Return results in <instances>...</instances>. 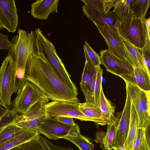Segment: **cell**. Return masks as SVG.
I'll return each instance as SVG.
<instances>
[{"mask_svg":"<svg viewBox=\"0 0 150 150\" xmlns=\"http://www.w3.org/2000/svg\"><path fill=\"white\" fill-rule=\"evenodd\" d=\"M131 102L126 93L125 103L122 114H120L116 130L113 147L116 148L123 146L126 141L129 131Z\"/></svg>","mask_w":150,"mask_h":150,"instance_id":"5bb4252c","label":"cell"},{"mask_svg":"<svg viewBox=\"0 0 150 150\" xmlns=\"http://www.w3.org/2000/svg\"><path fill=\"white\" fill-rule=\"evenodd\" d=\"M62 138L67 140L76 146L80 150H94V145L89 139L80 133L76 137L66 136Z\"/></svg>","mask_w":150,"mask_h":150,"instance_id":"484cf974","label":"cell"},{"mask_svg":"<svg viewBox=\"0 0 150 150\" xmlns=\"http://www.w3.org/2000/svg\"><path fill=\"white\" fill-rule=\"evenodd\" d=\"M112 149L113 150H126L125 146L124 144L121 147L118 148H116L113 147Z\"/></svg>","mask_w":150,"mask_h":150,"instance_id":"b9f144b4","label":"cell"},{"mask_svg":"<svg viewBox=\"0 0 150 150\" xmlns=\"http://www.w3.org/2000/svg\"><path fill=\"white\" fill-rule=\"evenodd\" d=\"M125 82L145 91H150V73L145 69L134 67L131 74L120 76Z\"/></svg>","mask_w":150,"mask_h":150,"instance_id":"d6986e66","label":"cell"},{"mask_svg":"<svg viewBox=\"0 0 150 150\" xmlns=\"http://www.w3.org/2000/svg\"><path fill=\"white\" fill-rule=\"evenodd\" d=\"M108 46V49L115 55L127 61V55L122 40L117 31L109 26L95 24Z\"/></svg>","mask_w":150,"mask_h":150,"instance_id":"7c38bea8","label":"cell"},{"mask_svg":"<svg viewBox=\"0 0 150 150\" xmlns=\"http://www.w3.org/2000/svg\"><path fill=\"white\" fill-rule=\"evenodd\" d=\"M117 0H103L104 11L105 14L110 11V10L113 7Z\"/></svg>","mask_w":150,"mask_h":150,"instance_id":"d590c367","label":"cell"},{"mask_svg":"<svg viewBox=\"0 0 150 150\" xmlns=\"http://www.w3.org/2000/svg\"><path fill=\"white\" fill-rule=\"evenodd\" d=\"M40 133L38 129H25L8 140L0 144V150H10L25 142L39 138Z\"/></svg>","mask_w":150,"mask_h":150,"instance_id":"ffe728a7","label":"cell"},{"mask_svg":"<svg viewBox=\"0 0 150 150\" xmlns=\"http://www.w3.org/2000/svg\"><path fill=\"white\" fill-rule=\"evenodd\" d=\"M141 49L145 66L150 73V38H147L145 46Z\"/></svg>","mask_w":150,"mask_h":150,"instance_id":"d6a6232c","label":"cell"},{"mask_svg":"<svg viewBox=\"0 0 150 150\" xmlns=\"http://www.w3.org/2000/svg\"><path fill=\"white\" fill-rule=\"evenodd\" d=\"M49 101L47 97L45 98L25 113L19 115L13 124L23 129H38L39 126L45 118V107Z\"/></svg>","mask_w":150,"mask_h":150,"instance_id":"30bf717a","label":"cell"},{"mask_svg":"<svg viewBox=\"0 0 150 150\" xmlns=\"http://www.w3.org/2000/svg\"><path fill=\"white\" fill-rule=\"evenodd\" d=\"M122 39L127 54V61L134 68L140 67L146 69L144 63L141 49Z\"/></svg>","mask_w":150,"mask_h":150,"instance_id":"7402d4cb","label":"cell"},{"mask_svg":"<svg viewBox=\"0 0 150 150\" xmlns=\"http://www.w3.org/2000/svg\"><path fill=\"white\" fill-rule=\"evenodd\" d=\"M133 0H117L113 11L118 21L132 16V9Z\"/></svg>","mask_w":150,"mask_h":150,"instance_id":"cb8c5ba5","label":"cell"},{"mask_svg":"<svg viewBox=\"0 0 150 150\" xmlns=\"http://www.w3.org/2000/svg\"><path fill=\"white\" fill-rule=\"evenodd\" d=\"M25 129L21 128L13 123L5 127L0 132V144L20 133Z\"/></svg>","mask_w":150,"mask_h":150,"instance_id":"f1b7e54d","label":"cell"},{"mask_svg":"<svg viewBox=\"0 0 150 150\" xmlns=\"http://www.w3.org/2000/svg\"><path fill=\"white\" fill-rule=\"evenodd\" d=\"M150 18H149L146 20V24L147 30L148 35L150 38Z\"/></svg>","mask_w":150,"mask_h":150,"instance_id":"ab89813d","label":"cell"},{"mask_svg":"<svg viewBox=\"0 0 150 150\" xmlns=\"http://www.w3.org/2000/svg\"><path fill=\"white\" fill-rule=\"evenodd\" d=\"M37 51L28 61L25 78L36 85L49 100L79 103L76 95L63 82L43 52L36 39Z\"/></svg>","mask_w":150,"mask_h":150,"instance_id":"6da1fadb","label":"cell"},{"mask_svg":"<svg viewBox=\"0 0 150 150\" xmlns=\"http://www.w3.org/2000/svg\"><path fill=\"white\" fill-rule=\"evenodd\" d=\"M38 139L25 142L10 150H44Z\"/></svg>","mask_w":150,"mask_h":150,"instance_id":"1f68e13d","label":"cell"},{"mask_svg":"<svg viewBox=\"0 0 150 150\" xmlns=\"http://www.w3.org/2000/svg\"><path fill=\"white\" fill-rule=\"evenodd\" d=\"M149 130L138 128L132 150H150Z\"/></svg>","mask_w":150,"mask_h":150,"instance_id":"d4e9b609","label":"cell"},{"mask_svg":"<svg viewBox=\"0 0 150 150\" xmlns=\"http://www.w3.org/2000/svg\"><path fill=\"white\" fill-rule=\"evenodd\" d=\"M120 114L116 116L114 115L111 117L107 124L106 132L99 131L96 134L94 141L100 144L103 150H112Z\"/></svg>","mask_w":150,"mask_h":150,"instance_id":"2e32d148","label":"cell"},{"mask_svg":"<svg viewBox=\"0 0 150 150\" xmlns=\"http://www.w3.org/2000/svg\"><path fill=\"white\" fill-rule=\"evenodd\" d=\"M103 73V69L100 66L93 67L91 80L84 95L86 102L93 103L100 107Z\"/></svg>","mask_w":150,"mask_h":150,"instance_id":"9a60e30c","label":"cell"},{"mask_svg":"<svg viewBox=\"0 0 150 150\" xmlns=\"http://www.w3.org/2000/svg\"><path fill=\"white\" fill-rule=\"evenodd\" d=\"M86 61L94 66H100V57L91 47L87 41L83 46Z\"/></svg>","mask_w":150,"mask_h":150,"instance_id":"f546056e","label":"cell"},{"mask_svg":"<svg viewBox=\"0 0 150 150\" xmlns=\"http://www.w3.org/2000/svg\"><path fill=\"white\" fill-rule=\"evenodd\" d=\"M14 65L11 56L5 57L0 67V103L6 110L12 102L13 93Z\"/></svg>","mask_w":150,"mask_h":150,"instance_id":"52a82bcc","label":"cell"},{"mask_svg":"<svg viewBox=\"0 0 150 150\" xmlns=\"http://www.w3.org/2000/svg\"><path fill=\"white\" fill-rule=\"evenodd\" d=\"M139 120L137 115L131 103V115L129 131L124 144L126 150H132L134 142L138 128Z\"/></svg>","mask_w":150,"mask_h":150,"instance_id":"603a6c76","label":"cell"},{"mask_svg":"<svg viewBox=\"0 0 150 150\" xmlns=\"http://www.w3.org/2000/svg\"><path fill=\"white\" fill-rule=\"evenodd\" d=\"M50 143L54 150H75L71 148H67L56 145L51 141L50 142Z\"/></svg>","mask_w":150,"mask_h":150,"instance_id":"f35d334b","label":"cell"},{"mask_svg":"<svg viewBox=\"0 0 150 150\" xmlns=\"http://www.w3.org/2000/svg\"><path fill=\"white\" fill-rule=\"evenodd\" d=\"M100 55V64L114 75L120 77L133 71L134 68L127 61L116 56L108 49L101 50Z\"/></svg>","mask_w":150,"mask_h":150,"instance_id":"8fae6325","label":"cell"},{"mask_svg":"<svg viewBox=\"0 0 150 150\" xmlns=\"http://www.w3.org/2000/svg\"><path fill=\"white\" fill-rule=\"evenodd\" d=\"M100 108L102 115L105 119L109 121L114 115L115 107L105 96L103 88L100 91Z\"/></svg>","mask_w":150,"mask_h":150,"instance_id":"4316f807","label":"cell"},{"mask_svg":"<svg viewBox=\"0 0 150 150\" xmlns=\"http://www.w3.org/2000/svg\"><path fill=\"white\" fill-rule=\"evenodd\" d=\"M58 0H38L31 5V14L33 18L46 20L50 14L58 12Z\"/></svg>","mask_w":150,"mask_h":150,"instance_id":"ac0fdd59","label":"cell"},{"mask_svg":"<svg viewBox=\"0 0 150 150\" xmlns=\"http://www.w3.org/2000/svg\"><path fill=\"white\" fill-rule=\"evenodd\" d=\"M78 103L59 101L49 102L45 107V118L64 117L94 122L92 119L86 117L79 110Z\"/></svg>","mask_w":150,"mask_h":150,"instance_id":"9c48e42d","label":"cell"},{"mask_svg":"<svg viewBox=\"0 0 150 150\" xmlns=\"http://www.w3.org/2000/svg\"><path fill=\"white\" fill-rule=\"evenodd\" d=\"M18 113L13 109L6 110L0 118V132L6 126L14 122L18 116Z\"/></svg>","mask_w":150,"mask_h":150,"instance_id":"4dcf8cb0","label":"cell"},{"mask_svg":"<svg viewBox=\"0 0 150 150\" xmlns=\"http://www.w3.org/2000/svg\"><path fill=\"white\" fill-rule=\"evenodd\" d=\"M79 110L86 117L92 119L94 122L102 126L107 125V120L102 115L100 108L95 104L85 102L78 103Z\"/></svg>","mask_w":150,"mask_h":150,"instance_id":"44dd1931","label":"cell"},{"mask_svg":"<svg viewBox=\"0 0 150 150\" xmlns=\"http://www.w3.org/2000/svg\"><path fill=\"white\" fill-rule=\"evenodd\" d=\"M37 38L40 43L47 58L54 68L65 84L77 96V89L71 79L70 75L56 52L55 47L39 28L36 29Z\"/></svg>","mask_w":150,"mask_h":150,"instance_id":"277c9868","label":"cell"},{"mask_svg":"<svg viewBox=\"0 0 150 150\" xmlns=\"http://www.w3.org/2000/svg\"><path fill=\"white\" fill-rule=\"evenodd\" d=\"M40 133L49 139L56 140L66 136L76 137L80 133L79 125H66L58 121L55 118H45L38 128Z\"/></svg>","mask_w":150,"mask_h":150,"instance_id":"ba28073f","label":"cell"},{"mask_svg":"<svg viewBox=\"0 0 150 150\" xmlns=\"http://www.w3.org/2000/svg\"><path fill=\"white\" fill-rule=\"evenodd\" d=\"M82 8L84 14L95 24L100 25H107L117 30L118 20L113 11L105 14L103 11L90 8L85 4L82 6Z\"/></svg>","mask_w":150,"mask_h":150,"instance_id":"e0dca14e","label":"cell"},{"mask_svg":"<svg viewBox=\"0 0 150 150\" xmlns=\"http://www.w3.org/2000/svg\"><path fill=\"white\" fill-rule=\"evenodd\" d=\"M125 82L126 93L138 116V127L146 129L150 127V91H145L136 86Z\"/></svg>","mask_w":150,"mask_h":150,"instance_id":"5b68a950","label":"cell"},{"mask_svg":"<svg viewBox=\"0 0 150 150\" xmlns=\"http://www.w3.org/2000/svg\"></svg>","mask_w":150,"mask_h":150,"instance_id":"ee69618b","label":"cell"},{"mask_svg":"<svg viewBox=\"0 0 150 150\" xmlns=\"http://www.w3.org/2000/svg\"><path fill=\"white\" fill-rule=\"evenodd\" d=\"M81 1L89 8L104 11L103 0H81Z\"/></svg>","mask_w":150,"mask_h":150,"instance_id":"836d02e7","label":"cell"},{"mask_svg":"<svg viewBox=\"0 0 150 150\" xmlns=\"http://www.w3.org/2000/svg\"><path fill=\"white\" fill-rule=\"evenodd\" d=\"M46 97L36 85L30 81H26L15 98L13 110L21 114H24Z\"/></svg>","mask_w":150,"mask_h":150,"instance_id":"8992f818","label":"cell"},{"mask_svg":"<svg viewBox=\"0 0 150 150\" xmlns=\"http://www.w3.org/2000/svg\"><path fill=\"white\" fill-rule=\"evenodd\" d=\"M150 4V0H133L132 9L133 16L138 18H145Z\"/></svg>","mask_w":150,"mask_h":150,"instance_id":"83f0119b","label":"cell"},{"mask_svg":"<svg viewBox=\"0 0 150 150\" xmlns=\"http://www.w3.org/2000/svg\"><path fill=\"white\" fill-rule=\"evenodd\" d=\"M18 16L13 0H0V26L9 32H14L18 23Z\"/></svg>","mask_w":150,"mask_h":150,"instance_id":"4fadbf2b","label":"cell"},{"mask_svg":"<svg viewBox=\"0 0 150 150\" xmlns=\"http://www.w3.org/2000/svg\"><path fill=\"white\" fill-rule=\"evenodd\" d=\"M38 141L44 150H54L50 144V141L40 135Z\"/></svg>","mask_w":150,"mask_h":150,"instance_id":"8d00e7d4","label":"cell"},{"mask_svg":"<svg viewBox=\"0 0 150 150\" xmlns=\"http://www.w3.org/2000/svg\"><path fill=\"white\" fill-rule=\"evenodd\" d=\"M6 110L4 108H3L0 103V117L4 114Z\"/></svg>","mask_w":150,"mask_h":150,"instance_id":"60d3db41","label":"cell"},{"mask_svg":"<svg viewBox=\"0 0 150 150\" xmlns=\"http://www.w3.org/2000/svg\"><path fill=\"white\" fill-rule=\"evenodd\" d=\"M55 118L58 121L70 126H74L77 124L74 122L73 118L59 117H55Z\"/></svg>","mask_w":150,"mask_h":150,"instance_id":"74e56055","label":"cell"},{"mask_svg":"<svg viewBox=\"0 0 150 150\" xmlns=\"http://www.w3.org/2000/svg\"><path fill=\"white\" fill-rule=\"evenodd\" d=\"M1 28V27H0V28Z\"/></svg>","mask_w":150,"mask_h":150,"instance_id":"7bdbcfd3","label":"cell"},{"mask_svg":"<svg viewBox=\"0 0 150 150\" xmlns=\"http://www.w3.org/2000/svg\"><path fill=\"white\" fill-rule=\"evenodd\" d=\"M18 34L12 39L13 46L8 55L14 63V84L20 86L26 81L25 78L27 63L37 51V36L35 31L28 32L18 29Z\"/></svg>","mask_w":150,"mask_h":150,"instance_id":"7a4b0ae2","label":"cell"},{"mask_svg":"<svg viewBox=\"0 0 150 150\" xmlns=\"http://www.w3.org/2000/svg\"><path fill=\"white\" fill-rule=\"evenodd\" d=\"M146 18L133 16L117 21V31L121 38L135 47L142 49L145 46L148 35Z\"/></svg>","mask_w":150,"mask_h":150,"instance_id":"3957f363","label":"cell"},{"mask_svg":"<svg viewBox=\"0 0 150 150\" xmlns=\"http://www.w3.org/2000/svg\"><path fill=\"white\" fill-rule=\"evenodd\" d=\"M12 46V42L9 40L8 36L0 32V50L6 49L8 51Z\"/></svg>","mask_w":150,"mask_h":150,"instance_id":"e575fe53","label":"cell"}]
</instances>
